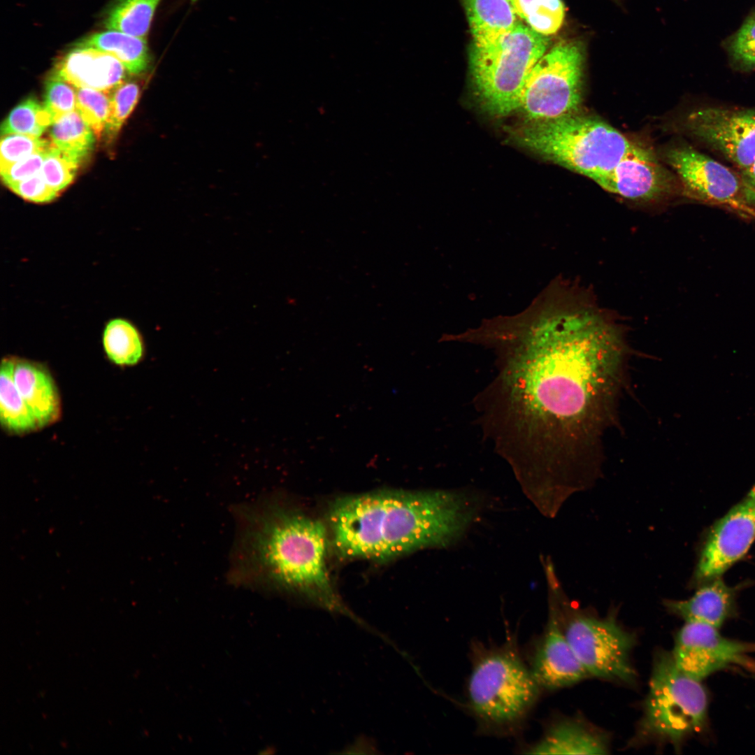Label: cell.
Here are the masks:
<instances>
[{"instance_id": "1", "label": "cell", "mask_w": 755, "mask_h": 755, "mask_svg": "<svg viewBox=\"0 0 755 755\" xmlns=\"http://www.w3.org/2000/svg\"><path fill=\"white\" fill-rule=\"evenodd\" d=\"M477 344L496 373L477 398L501 456L523 466L570 461L605 421L622 376V340L589 308L540 295L524 312L487 320Z\"/></svg>"}, {"instance_id": "2", "label": "cell", "mask_w": 755, "mask_h": 755, "mask_svg": "<svg viewBox=\"0 0 755 755\" xmlns=\"http://www.w3.org/2000/svg\"><path fill=\"white\" fill-rule=\"evenodd\" d=\"M482 505L480 494L466 490L382 489L335 499L327 521L340 558L381 563L453 545Z\"/></svg>"}, {"instance_id": "3", "label": "cell", "mask_w": 755, "mask_h": 755, "mask_svg": "<svg viewBox=\"0 0 755 755\" xmlns=\"http://www.w3.org/2000/svg\"><path fill=\"white\" fill-rule=\"evenodd\" d=\"M235 514L234 582L285 590L325 607L343 609L327 568L328 530L320 520L271 498L240 505Z\"/></svg>"}, {"instance_id": "4", "label": "cell", "mask_w": 755, "mask_h": 755, "mask_svg": "<svg viewBox=\"0 0 755 755\" xmlns=\"http://www.w3.org/2000/svg\"><path fill=\"white\" fill-rule=\"evenodd\" d=\"M518 139L544 158L596 182L636 145L607 122L579 112L534 122Z\"/></svg>"}, {"instance_id": "5", "label": "cell", "mask_w": 755, "mask_h": 755, "mask_svg": "<svg viewBox=\"0 0 755 755\" xmlns=\"http://www.w3.org/2000/svg\"><path fill=\"white\" fill-rule=\"evenodd\" d=\"M708 727V696L701 681L682 670L671 652L654 655L649 690L633 745L670 744L680 749Z\"/></svg>"}, {"instance_id": "6", "label": "cell", "mask_w": 755, "mask_h": 755, "mask_svg": "<svg viewBox=\"0 0 755 755\" xmlns=\"http://www.w3.org/2000/svg\"><path fill=\"white\" fill-rule=\"evenodd\" d=\"M549 45L548 36L520 22L493 43L471 44L472 81L481 105L488 113L501 117L519 109L526 79Z\"/></svg>"}, {"instance_id": "7", "label": "cell", "mask_w": 755, "mask_h": 755, "mask_svg": "<svg viewBox=\"0 0 755 755\" xmlns=\"http://www.w3.org/2000/svg\"><path fill=\"white\" fill-rule=\"evenodd\" d=\"M540 689L514 649H479L468 691L470 705L483 724L496 728L518 724L535 703Z\"/></svg>"}, {"instance_id": "8", "label": "cell", "mask_w": 755, "mask_h": 755, "mask_svg": "<svg viewBox=\"0 0 755 755\" xmlns=\"http://www.w3.org/2000/svg\"><path fill=\"white\" fill-rule=\"evenodd\" d=\"M584 49L578 41L561 42L528 75L519 109L534 122L578 111L582 100Z\"/></svg>"}, {"instance_id": "9", "label": "cell", "mask_w": 755, "mask_h": 755, "mask_svg": "<svg viewBox=\"0 0 755 755\" xmlns=\"http://www.w3.org/2000/svg\"><path fill=\"white\" fill-rule=\"evenodd\" d=\"M571 615L566 625L562 624L563 628L589 675L628 684L634 682L637 675L631 656L635 644V635L610 616L600 618L576 612Z\"/></svg>"}, {"instance_id": "10", "label": "cell", "mask_w": 755, "mask_h": 755, "mask_svg": "<svg viewBox=\"0 0 755 755\" xmlns=\"http://www.w3.org/2000/svg\"><path fill=\"white\" fill-rule=\"evenodd\" d=\"M666 159L677 175L684 196L744 219L755 220V209L738 170L684 144L670 149Z\"/></svg>"}, {"instance_id": "11", "label": "cell", "mask_w": 755, "mask_h": 755, "mask_svg": "<svg viewBox=\"0 0 755 755\" xmlns=\"http://www.w3.org/2000/svg\"><path fill=\"white\" fill-rule=\"evenodd\" d=\"M755 542V485L703 531L689 587L721 577Z\"/></svg>"}, {"instance_id": "12", "label": "cell", "mask_w": 755, "mask_h": 755, "mask_svg": "<svg viewBox=\"0 0 755 755\" xmlns=\"http://www.w3.org/2000/svg\"><path fill=\"white\" fill-rule=\"evenodd\" d=\"M682 133L742 171L755 159V107L703 105L680 121Z\"/></svg>"}, {"instance_id": "13", "label": "cell", "mask_w": 755, "mask_h": 755, "mask_svg": "<svg viewBox=\"0 0 755 755\" xmlns=\"http://www.w3.org/2000/svg\"><path fill=\"white\" fill-rule=\"evenodd\" d=\"M755 642L728 638L711 625L687 621L677 632L671 652L677 668L703 681L717 672L738 669L755 674Z\"/></svg>"}, {"instance_id": "14", "label": "cell", "mask_w": 755, "mask_h": 755, "mask_svg": "<svg viewBox=\"0 0 755 755\" xmlns=\"http://www.w3.org/2000/svg\"><path fill=\"white\" fill-rule=\"evenodd\" d=\"M530 670L540 687L547 690L569 686L589 676L565 635L556 601L549 594L547 624Z\"/></svg>"}, {"instance_id": "15", "label": "cell", "mask_w": 755, "mask_h": 755, "mask_svg": "<svg viewBox=\"0 0 755 755\" xmlns=\"http://www.w3.org/2000/svg\"><path fill=\"white\" fill-rule=\"evenodd\" d=\"M605 190L624 198L648 201L673 189V179L652 151L638 145L596 182Z\"/></svg>"}, {"instance_id": "16", "label": "cell", "mask_w": 755, "mask_h": 755, "mask_svg": "<svg viewBox=\"0 0 755 755\" xmlns=\"http://www.w3.org/2000/svg\"><path fill=\"white\" fill-rule=\"evenodd\" d=\"M752 582L746 580L735 585L726 584L721 577L710 580L696 588L694 594L685 600H665L666 609L685 621H698L717 628L738 614V598Z\"/></svg>"}, {"instance_id": "17", "label": "cell", "mask_w": 755, "mask_h": 755, "mask_svg": "<svg viewBox=\"0 0 755 755\" xmlns=\"http://www.w3.org/2000/svg\"><path fill=\"white\" fill-rule=\"evenodd\" d=\"M52 71L76 88L110 92L124 82L127 70L103 51L73 46L57 60Z\"/></svg>"}, {"instance_id": "18", "label": "cell", "mask_w": 755, "mask_h": 755, "mask_svg": "<svg viewBox=\"0 0 755 755\" xmlns=\"http://www.w3.org/2000/svg\"><path fill=\"white\" fill-rule=\"evenodd\" d=\"M13 375L15 385L39 428L55 422L61 414V403L48 368L41 364L16 357Z\"/></svg>"}, {"instance_id": "19", "label": "cell", "mask_w": 755, "mask_h": 755, "mask_svg": "<svg viewBox=\"0 0 755 755\" xmlns=\"http://www.w3.org/2000/svg\"><path fill=\"white\" fill-rule=\"evenodd\" d=\"M609 740L605 734L576 719L552 724L542 738L528 749L532 754H605Z\"/></svg>"}, {"instance_id": "20", "label": "cell", "mask_w": 755, "mask_h": 755, "mask_svg": "<svg viewBox=\"0 0 755 755\" xmlns=\"http://www.w3.org/2000/svg\"><path fill=\"white\" fill-rule=\"evenodd\" d=\"M466 10L472 44L493 43L508 33L519 21L508 0H462Z\"/></svg>"}, {"instance_id": "21", "label": "cell", "mask_w": 755, "mask_h": 755, "mask_svg": "<svg viewBox=\"0 0 755 755\" xmlns=\"http://www.w3.org/2000/svg\"><path fill=\"white\" fill-rule=\"evenodd\" d=\"M145 39L107 29L87 36L73 46L103 51L118 59L129 73L140 75L147 71L151 64V55Z\"/></svg>"}, {"instance_id": "22", "label": "cell", "mask_w": 755, "mask_h": 755, "mask_svg": "<svg viewBox=\"0 0 755 755\" xmlns=\"http://www.w3.org/2000/svg\"><path fill=\"white\" fill-rule=\"evenodd\" d=\"M15 359L14 357H6L1 361L0 421L7 432L21 435L32 432L39 426L15 385L13 375Z\"/></svg>"}, {"instance_id": "23", "label": "cell", "mask_w": 755, "mask_h": 755, "mask_svg": "<svg viewBox=\"0 0 755 755\" xmlns=\"http://www.w3.org/2000/svg\"><path fill=\"white\" fill-rule=\"evenodd\" d=\"M160 1L161 0H117L107 10L103 21V25L109 30L146 38Z\"/></svg>"}, {"instance_id": "24", "label": "cell", "mask_w": 755, "mask_h": 755, "mask_svg": "<svg viewBox=\"0 0 755 755\" xmlns=\"http://www.w3.org/2000/svg\"><path fill=\"white\" fill-rule=\"evenodd\" d=\"M103 345L108 358L118 366H132L143 357V338L129 321L116 318L110 320L103 331Z\"/></svg>"}, {"instance_id": "25", "label": "cell", "mask_w": 755, "mask_h": 755, "mask_svg": "<svg viewBox=\"0 0 755 755\" xmlns=\"http://www.w3.org/2000/svg\"><path fill=\"white\" fill-rule=\"evenodd\" d=\"M49 128L52 145L81 161L94 148L95 134L77 110L62 116Z\"/></svg>"}, {"instance_id": "26", "label": "cell", "mask_w": 755, "mask_h": 755, "mask_svg": "<svg viewBox=\"0 0 755 755\" xmlns=\"http://www.w3.org/2000/svg\"><path fill=\"white\" fill-rule=\"evenodd\" d=\"M52 121L38 101L30 96L17 105L1 126V136L22 134L40 137Z\"/></svg>"}, {"instance_id": "27", "label": "cell", "mask_w": 755, "mask_h": 755, "mask_svg": "<svg viewBox=\"0 0 755 755\" xmlns=\"http://www.w3.org/2000/svg\"><path fill=\"white\" fill-rule=\"evenodd\" d=\"M564 16L561 0H529L519 15L530 28L546 36L560 29Z\"/></svg>"}, {"instance_id": "28", "label": "cell", "mask_w": 755, "mask_h": 755, "mask_svg": "<svg viewBox=\"0 0 755 755\" xmlns=\"http://www.w3.org/2000/svg\"><path fill=\"white\" fill-rule=\"evenodd\" d=\"M110 110V91L76 88V110L95 136L104 131Z\"/></svg>"}, {"instance_id": "29", "label": "cell", "mask_w": 755, "mask_h": 755, "mask_svg": "<svg viewBox=\"0 0 755 755\" xmlns=\"http://www.w3.org/2000/svg\"><path fill=\"white\" fill-rule=\"evenodd\" d=\"M81 161L57 148L48 150L40 171L46 183L59 193L73 180Z\"/></svg>"}, {"instance_id": "30", "label": "cell", "mask_w": 755, "mask_h": 755, "mask_svg": "<svg viewBox=\"0 0 755 755\" xmlns=\"http://www.w3.org/2000/svg\"><path fill=\"white\" fill-rule=\"evenodd\" d=\"M139 96L140 87L134 82H122L110 91V110L104 129L108 140L112 141L117 136Z\"/></svg>"}, {"instance_id": "31", "label": "cell", "mask_w": 755, "mask_h": 755, "mask_svg": "<svg viewBox=\"0 0 755 755\" xmlns=\"http://www.w3.org/2000/svg\"><path fill=\"white\" fill-rule=\"evenodd\" d=\"M43 106L54 122L76 110V90L52 71L45 81Z\"/></svg>"}, {"instance_id": "32", "label": "cell", "mask_w": 755, "mask_h": 755, "mask_svg": "<svg viewBox=\"0 0 755 755\" xmlns=\"http://www.w3.org/2000/svg\"><path fill=\"white\" fill-rule=\"evenodd\" d=\"M732 66L742 72L755 70V14L748 17L728 45Z\"/></svg>"}, {"instance_id": "33", "label": "cell", "mask_w": 755, "mask_h": 755, "mask_svg": "<svg viewBox=\"0 0 755 755\" xmlns=\"http://www.w3.org/2000/svg\"><path fill=\"white\" fill-rule=\"evenodd\" d=\"M51 141L33 136L7 134L2 136L0 145V170L34 153L47 150Z\"/></svg>"}, {"instance_id": "34", "label": "cell", "mask_w": 755, "mask_h": 755, "mask_svg": "<svg viewBox=\"0 0 755 755\" xmlns=\"http://www.w3.org/2000/svg\"><path fill=\"white\" fill-rule=\"evenodd\" d=\"M8 187L24 200L38 203L50 202L59 195L46 183L40 172Z\"/></svg>"}, {"instance_id": "35", "label": "cell", "mask_w": 755, "mask_h": 755, "mask_svg": "<svg viewBox=\"0 0 755 755\" xmlns=\"http://www.w3.org/2000/svg\"><path fill=\"white\" fill-rule=\"evenodd\" d=\"M48 150L34 153L6 168L1 169V177L4 185L8 187L39 173Z\"/></svg>"}, {"instance_id": "36", "label": "cell", "mask_w": 755, "mask_h": 755, "mask_svg": "<svg viewBox=\"0 0 755 755\" xmlns=\"http://www.w3.org/2000/svg\"><path fill=\"white\" fill-rule=\"evenodd\" d=\"M738 171L742 179L747 199L755 209V159L747 168Z\"/></svg>"}, {"instance_id": "37", "label": "cell", "mask_w": 755, "mask_h": 755, "mask_svg": "<svg viewBox=\"0 0 755 755\" xmlns=\"http://www.w3.org/2000/svg\"><path fill=\"white\" fill-rule=\"evenodd\" d=\"M197 1L198 0H190V1L192 2V3H194V2Z\"/></svg>"}, {"instance_id": "38", "label": "cell", "mask_w": 755, "mask_h": 755, "mask_svg": "<svg viewBox=\"0 0 755 755\" xmlns=\"http://www.w3.org/2000/svg\"><path fill=\"white\" fill-rule=\"evenodd\" d=\"M509 1V0H508Z\"/></svg>"}]
</instances>
